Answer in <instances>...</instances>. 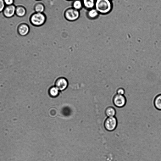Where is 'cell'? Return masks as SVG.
<instances>
[{
	"label": "cell",
	"instance_id": "6da1fadb",
	"mask_svg": "<svg viewBox=\"0 0 161 161\" xmlns=\"http://www.w3.org/2000/svg\"><path fill=\"white\" fill-rule=\"evenodd\" d=\"M95 8L99 14H107L112 8V3L110 0H95Z\"/></svg>",
	"mask_w": 161,
	"mask_h": 161
},
{
	"label": "cell",
	"instance_id": "7a4b0ae2",
	"mask_svg": "<svg viewBox=\"0 0 161 161\" xmlns=\"http://www.w3.org/2000/svg\"><path fill=\"white\" fill-rule=\"evenodd\" d=\"M46 19V15L44 13L35 12L31 15L30 21L33 25L39 27L45 24Z\"/></svg>",
	"mask_w": 161,
	"mask_h": 161
},
{
	"label": "cell",
	"instance_id": "3957f363",
	"mask_svg": "<svg viewBox=\"0 0 161 161\" xmlns=\"http://www.w3.org/2000/svg\"><path fill=\"white\" fill-rule=\"evenodd\" d=\"M79 11L76 10L72 7L69 8L64 12V16L65 19L69 21H74L77 20L80 16Z\"/></svg>",
	"mask_w": 161,
	"mask_h": 161
},
{
	"label": "cell",
	"instance_id": "277c9868",
	"mask_svg": "<svg viewBox=\"0 0 161 161\" xmlns=\"http://www.w3.org/2000/svg\"><path fill=\"white\" fill-rule=\"evenodd\" d=\"M117 120L115 116L108 117L104 121V126L107 130L108 131H112L115 129L117 127Z\"/></svg>",
	"mask_w": 161,
	"mask_h": 161
},
{
	"label": "cell",
	"instance_id": "5b68a950",
	"mask_svg": "<svg viewBox=\"0 0 161 161\" xmlns=\"http://www.w3.org/2000/svg\"><path fill=\"white\" fill-rule=\"evenodd\" d=\"M113 103L116 107L121 108L124 107L126 103V99L124 95L116 94L113 97Z\"/></svg>",
	"mask_w": 161,
	"mask_h": 161
},
{
	"label": "cell",
	"instance_id": "8992f818",
	"mask_svg": "<svg viewBox=\"0 0 161 161\" xmlns=\"http://www.w3.org/2000/svg\"><path fill=\"white\" fill-rule=\"evenodd\" d=\"M68 86V80L63 77H60L57 79L55 83V86L59 89V91H61L66 89Z\"/></svg>",
	"mask_w": 161,
	"mask_h": 161
},
{
	"label": "cell",
	"instance_id": "52a82bcc",
	"mask_svg": "<svg viewBox=\"0 0 161 161\" xmlns=\"http://www.w3.org/2000/svg\"><path fill=\"white\" fill-rule=\"evenodd\" d=\"M16 6L14 4L6 6L3 11V14L4 17L7 18H10L15 14Z\"/></svg>",
	"mask_w": 161,
	"mask_h": 161
},
{
	"label": "cell",
	"instance_id": "ba28073f",
	"mask_svg": "<svg viewBox=\"0 0 161 161\" xmlns=\"http://www.w3.org/2000/svg\"><path fill=\"white\" fill-rule=\"evenodd\" d=\"M17 30L18 34L20 35L24 36L27 35L29 33L30 27L27 24L22 23L19 25Z\"/></svg>",
	"mask_w": 161,
	"mask_h": 161
},
{
	"label": "cell",
	"instance_id": "9c48e42d",
	"mask_svg": "<svg viewBox=\"0 0 161 161\" xmlns=\"http://www.w3.org/2000/svg\"><path fill=\"white\" fill-rule=\"evenodd\" d=\"M26 13L25 8L23 6L19 5L16 6L15 14L17 16L22 17L25 16Z\"/></svg>",
	"mask_w": 161,
	"mask_h": 161
},
{
	"label": "cell",
	"instance_id": "30bf717a",
	"mask_svg": "<svg viewBox=\"0 0 161 161\" xmlns=\"http://www.w3.org/2000/svg\"><path fill=\"white\" fill-rule=\"evenodd\" d=\"M99 13L95 8L88 10L87 12L86 15L90 19H94L97 18L98 16Z\"/></svg>",
	"mask_w": 161,
	"mask_h": 161
},
{
	"label": "cell",
	"instance_id": "8fae6325",
	"mask_svg": "<svg viewBox=\"0 0 161 161\" xmlns=\"http://www.w3.org/2000/svg\"><path fill=\"white\" fill-rule=\"evenodd\" d=\"M83 7L88 10L95 8V0H82Z\"/></svg>",
	"mask_w": 161,
	"mask_h": 161
},
{
	"label": "cell",
	"instance_id": "7c38bea8",
	"mask_svg": "<svg viewBox=\"0 0 161 161\" xmlns=\"http://www.w3.org/2000/svg\"><path fill=\"white\" fill-rule=\"evenodd\" d=\"M153 104L156 109L161 110V94L156 95L155 97Z\"/></svg>",
	"mask_w": 161,
	"mask_h": 161
},
{
	"label": "cell",
	"instance_id": "4fadbf2b",
	"mask_svg": "<svg viewBox=\"0 0 161 161\" xmlns=\"http://www.w3.org/2000/svg\"><path fill=\"white\" fill-rule=\"evenodd\" d=\"M105 113L107 117H112L115 116L116 112L114 107L112 106H109L105 109Z\"/></svg>",
	"mask_w": 161,
	"mask_h": 161
},
{
	"label": "cell",
	"instance_id": "5bb4252c",
	"mask_svg": "<svg viewBox=\"0 0 161 161\" xmlns=\"http://www.w3.org/2000/svg\"><path fill=\"white\" fill-rule=\"evenodd\" d=\"M59 91L56 86H52L49 89L48 94L51 97H55L58 95Z\"/></svg>",
	"mask_w": 161,
	"mask_h": 161
},
{
	"label": "cell",
	"instance_id": "9a60e30c",
	"mask_svg": "<svg viewBox=\"0 0 161 161\" xmlns=\"http://www.w3.org/2000/svg\"><path fill=\"white\" fill-rule=\"evenodd\" d=\"M72 6L73 8L80 11L83 7L82 0H74Z\"/></svg>",
	"mask_w": 161,
	"mask_h": 161
},
{
	"label": "cell",
	"instance_id": "2e32d148",
	"mask_svg": "<svg viewBox=\"0 0 161 161\" xmlns=\"http://www.w3.org/2000/svg\"><path fill=\"white\" fill-rule=\"evenodd\" d=\"M34 10L35 12L43 13L45 10V6L42 3H38L35 5Z\"/></svg>",
	"mask_w": 161,
	"mask_h": 161
},
{
	"label": "cell",
	"instance_id": "e0dca14e",
	"mask_svg": "<svg viewBox=\"0 0 161 161\" xmlns=\"http://www.w3.org/2000/svg\"><path fill=\"white\" fill-rule=\"evenodd\" d=\"M5 6L3 0H0V13L3 12Z\"/></svg>",
	"mask_w": 161,
	"mask_h": 161
},
{
	"label": "cell",
	"instance_id": "ac0fdd59",
	"mask_svg": "<svg viewBox=\"0 0 161 161\" xmlns=\"http://www.w3.org/2000/svg\"><path fill=\"white\" fill-rule=\"evenodd\" d=\"M6 6H9L14 4V0H3Z\"/></svg>",
	"mask_w": 161,
	"mask_h": 161
},
{
	"label": "cell",
	"instance_id": "d6986e66",
	"mask_svg": "<svg viewBox=\"0 0 161 161\" xmlns=\"http://www.w3.org/2000/svg\"><path fill=\"white\" fill-rule=\"evenodd\" d=\"M125 93V91L123 88H119L117 91V94H118L124 95Z\"/></svg>",
	"mask_w": 161,
	"mask_h": 161
},
{
	"label": "cell",
	"instance_id": "ffe728a7",
	"mask_svg": "<svg viewBox=\"0 0 161 161\" xmlns=\"http://www.w3.org/2000/svg\"><path fill=\"white\" fill-rule=\"evenodd\" d=\"M66 0L69 1H73L74 0Z\"/></svg>",
	"mask_w": 161,
	"mask_h": 161
},
{
	"label": "cell",
	"instance_id": "44dd1931",
	"mask_svg": "<svg viewBox=\"0 0 161 161\" xmlns=\"http://www.w3.org/2000/svg\"><path fill=\"white\" fill-rule=\"evenodd\" d=\"M36 0V1H41V0Z\"/></svg>",
	"mask_w": 161,
	"mask_h": 161
}]
</instances>
